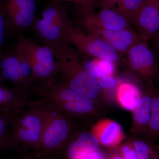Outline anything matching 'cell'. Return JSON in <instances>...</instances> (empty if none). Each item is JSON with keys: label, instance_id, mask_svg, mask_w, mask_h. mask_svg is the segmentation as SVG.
<instances>
[{"label": "cell", "instance_id": "6da1fadb", "mask_svg": "<svg viewBox=\"0 0 159 159\" xmlns=\"http://www.w3.org/2000/svg\"><path fill=\"white\" fill-rule=\"evenodd\" d=\"M73 27L65 7L54 1L35 17L31 29L43 45L52 50L57 61L71 48L65 41L64 34L67 29Z\"/></svg>", "mask_w": 159, "mask_h": 159}, {"label": "cell", "instance_id": "7a4b0ae2", "mask_svg": "<svg viewBox=\"0 0 159 159\" xmlns=\"http://www.w3.org/2000/svg\"><path fill=\"white\" fill-rule=\"evenodd\" d=\"M45 116V104L39 99L30 101L25 107L16 111L11 119L10 135L14 148L39 149Z\"/></svg>", "mask_w": 159, "mask_h": 159}, {"label": "cell", "instance_id": "3957f363", "mask_svg": "<svg viewBox=\"0 0 159 159\" xmlns=\"http://www.w3.org/2000/svg\"><path fill=\"white\" fill-rule=\"evenodd\" d=\"M15 46L30 65L40 88V92L56 83L58 65L51 49L23 35H20Z\"/></svg>", "mask_w": 159, "mask_h": 159}, {"label": "cell", "instance_id": "277c9868", "mask_svg": "<svg viewBox=\"0 0 159 159\" xmlns=\"http://www.w3.org/2000/svg\"><path fill=\"white\" fill-rule=\"evenodd\" d=\"M39 99L69 117L85 116L95 107L94 99L62 84H54L43 89Z\"/></svg>", "mask_w": 159, "mask_h": 159}, {"label": "cell", "instance_id": "5b68a950", "mask_svg": "<svg viewBox=\"0 0 159 159\" xmlns=\"http://www.w3.org/2000/svg\"><path fill=\"white\" fill-rule=\"evenodd\" d=\"M57 61L61 83L92 99L98 97L102 88L97 79L84 68L77 51L71 48Z\"/></svg>", "mask_w": 159, "mask_h": 159}, {"label": "cell", "instance_id": "8992f818", "mask_svg": "<svg viewBox=\"0 0 159 159\" xmlns=\"http://www.w3.org/2000/svg\"><path fill=\"white\" fill-rule=\"evenodd\" d=\"M0 75L13 84V88L29 97L39 93L40 88L30 65L16 46L0 54Z\"/></svg>", "mask_w": 159, "mask_h": 159}, {"label": "cell", "instance_id": "52a82bcc", "mask_svg": "<svg viewBox=\"0 0 159 159\" xmlns=\"http://www.w3.org/2000/svg\"><path fill=\"white\" fill-rule=\"evenodd\" d=\"M43 103L45 106L44 124L39 149L35 154L47 158L62 148L68 142L72 136V126L68 117Z\"/></svg>", "mask_w": 159, "mask_h": 159}, {"label": "cell", "instance_id": "ba28073f", "mask_svg": "<svg viewBox=\"0 0 159 159\" xmlns=\"http://www.w3.org/2000/svg\"><path fill=\"white\" fill-rule=\"evenodd\" d=\"M64 40L89 57L114 62L121 60L120 54L105 39L92 34H86L78 28L73 27L67 29Z\"/></svg>", "mask_w": 159, "mask_h": 159}, {"label": "cell", "instance_id": "9c48e42d", "mask_svg": "<svg viewBox=\"0 0 159 159\" xmlns=\"http://www.w3.org/2000/svg\"><path fill=\"white\" fill-rule=\"evenodd\" d=\"M1 1L7 13L8 33H21L31 29L35 18L34 0Z\"/></svg>", "mask_w": 159, "mask_h": 159}, {"label": "cell", "instance_id": "30bf717a", "mask_svg": "<svg viewBox=\"0 0 159 159\" xmlns=\"http://www.w3.org/2000/svg\"><path fill=\"white\" fill-rule=\"evenodd\" d=\"M144 41L137 44L127 52V61L131 69L148 81L159 79V67L153 53Z\"/></svg>", "mask_w": 159, "mask_h": 159}, {"label": "cell", "instance_id": "8fae6325", "mask_svg": "<svg viewBox=\"0 0 159 159\" xmlns=\"http://www.w3.org/2000/svg\"><path fill=\"white\" fill-rule=\"evenodd\" d=\"M131 23L116 8L101 9L97 13L93 11L83 16L80 21V24L84 27H95L112 31L129 29Z\"/></svg>", "mask_w": 159, "mask_h": 159}, {"label": "cell", "instance_id": "7c38bea8", "mask_svg": "<svg viewBox=\"0 0 159 159\" xmlns=\"http://www.w3.org/2000/svg\"><path fill=\"white\" fill-rule=\"evenodd\" d=\"M84 28L87 31L88 34L105 39L120 54H127L133 46L145 41L139 34L130 29L112 31L93 27Z\"/></svg>", "mask_w": 159, "mask_h": 159}, {"label": "cell", "instance_id": "4fadbf2b", "mask_svg": "<svg viewBox=\"0 0 159 159\" xmlns=\"http://www.w3.org/2000/svg\"><path fill=\"white\" fill-rule=\"evenodd\" d=\"M134 24L145 41L155 39L159 32V0H145Z\"/></svg>", "mask_w": 159, "mask_h": 159}, {"label": "cell", "instance_id": "5bb4252c", "mask_svg": "<svg viewBox=\"0 0 159 159\" xmlns=\"http://www.w3.org/2000/svg\"><path fill=\"white\" fill-rule=\"evenodd\" d=\"M91 133L98 138L100 144L107 147H115L119 145L125 138L121 125L109 119L97 122L93 127Z\"/></svg>", "mask_w": 159, "mask_h": 159}, {"label": "cell", "instance_id": "9a60e30c", "mask_svg": "<svg viewBox=\"0 0 159 159\" xmlns=\"http://www.w3.org/2000/svg\"><path fill=\"white\" fill-rule=\"evenodd\" d=\"M99 145L98 138L94 134L82 132L74 141L70 142L69 140L61 149H66L67 159H80L89 152L98 149Z\"/></svg>", "mask_w": 159, "mask_h": 159}, {"label": "cell", "instance_id": "2e32d148", "mask_svg": "<svg viewBox=\"0 0 159 159\" xmlns=\"http://www.w3.org/2000/svg\"><path fill=\"white\" fill-rule=\"evenodd\" d=\"M29 97L14 88L0 84V110H10L25 107L29 104Z\"/></svg>", "mask_w": 159, "mask_h": 159}, {"label": "cell", "instance_id": "e0dca14e", "mask_svg": "<svg viewBox=\"0 0 159 159\" xmlns=\"http://www.w3.org/2000/svg\"><path fill=\"white\" fill-rule=\"evenodd\" d=\"M117 97L118 101L123 108L132 111L138 105L142 96L136 86L124 82L118 87Z\"/></svg>", "mask_w": 159, "mask_h": 159}, {"label": "cell", "instance_id": "ac0fdd59", "mask_svg": "<svg viewBox=\"0 0 159 159\" xmlns=\"http://www.w3.org/2000/svg\"><path fill=\"white\" fill-rule=\"evenodd\" d=\"M21 108L0 111V153L7 149L14 148L11 142V128L9 127H11V119L14 114Z\"/></svg>", "mask_w": 159, "mask_h": 159}, {"label": "cell", "instance_id": "d6986e66", "mask_svg": "<svg viewBox=\"0 0 159 159\" xmlns=\"http://www.w3.org/2000/svg\"><path fill=\"white\" fill-rule=\"evenodd\" d=\"M152 97L149 95L142 96L139 103L132 111L135 123L140 128L148 129L150 119Z\"/></svg>", "mask_w": 159, "mask_h": 159}, {"label": "cell", "instance_id": "ffe728a7", "mask_svg": "<svg viewBox=\"0 0 159 159\" xmlns=\"http://www.w3.org/2000/svg\"><path fill=\"white\" fill-rule=\"evenodd\" d=\"M144 1L145 0H119L116 9L134 24Z\"/></svg>", "mask_w": 159, "mask_h": 159}, {"label": "cell", "instance_id": "44dd1931", "mask_svg": "<svg viewBox=\"0 0 159 159\" xmlns=\"http://www.w3.org/2000/svg\"><path fill=\"white\" fill-rule=\"evenodd\" d=\"M149 135L156 137L159 135V96L152 97L150 119L148 127Z\"/></svg>", "mask_w": 159, "mask_h": 159}, {"label": "cell", "instance_id": "7402d4cb", "mask_svg": "<svg viewBox=\"0 0 159 159\" xmlns=\"http://www.w3.org/2000/svg\"><path fill=\"white\" fill-rule=\"evenodd\" d=\"M8 33V17L5 6L0 0V47L4 44Z\"/></svg>", "mask_w": 159, "mask_h": 159}, {"label": "cell", "instance_id": "603a6c76", "mask_svg": "<svg viewBox=\"0 0 159 159\" xmlns=\"http://www.w3.org/2000/svg\"><path fill=\"white\" fill-rule=\"evenodd\" d=\"M80 60L81 64L86 70L92 74L96 79H98L99 77H102L98 63L95 58L93 60L86 58Z\"/></svg>", "mask_w": 159, "mask_h": 159}, {"label": "cell", "instance_id": "cb8c5ba5", "mask_svg": "<svg viewBox=\"0 0 159 159\" xmlns=\"http://www.w3.org/2000/svg\"><path fill=\"white\" fill-rule=\"evenodd\" d=\"M134 148L136 152L137 159H151L150 148L146 142L141 140L136 141Z\"/></svg>", "mask_w": 159, "mask_h": 159}, {"label": "cell", "instance_id": "d4e9b609", "mask_svg": "<svg viewBox=\"0 0 159 159\" xmlns=\"http://www.w3.org/2000/svg\"><path fill=\"white\" fill-rule=\"evenodd\" d=\"M95 59L98 63L99 70L102 74V77L106 75L113 76L115 70V62L104 60Z\"/></svg>", "mask_w": 159, "mask_h": 159}, {"label": "cell", "instance_id": "484cf974", "mask_svg": "<svg viewBox=\"0 0 159 159\" xmlns=\"http://www.w3.org/2000/svg\"><path fill=\"white\" fill-rule=\"evenodd\" d=\"M76 4L80 7L83 16L93 12L97 0H77Z\"/></svg>", "mask_w": 159, "mask_h": 159}, {"label": "cell", "instance_id": "4316f807", "mask_svg": "<svg viewBox=\"0 0 159 159\" xmlns=\"http://www.w3.org/2000/svg\"><path fill=\"white\" fill-rule=\"evenodd\" d=\"M99 86L102 89H110L113 88L116 84V81L113 76L106 75L99 77L97 79Z\"/></svg>", "mask_w": 159, "mask_h": 159}, {"label": "cell", "instance_id": "83f0119b", "mask_svg": "<svg viewBox=\"0 0 159 159\" xmlns=\"http://www.w3.org/2000/svg\"><path fill=\"white\" fill-rule=\"evenodd\" d=\"M120 152L121 156L123 159H137L134 148L129 145H123L121 148Z\"/></svg>", "mask_w": 159, "mask_h": 159}, {"label": "cell", "instance_id": "f1b7e54d", "mask_svg": "<svg viewBox=\"0 0 159 159\" xmlns=\"http://www.w3.org/2000/svg\"><path fill=\"white\" fill-rule=\"evenodd\" d=\"M119 0H99V5L101 9L114 8Z\"/></svg>", "mask_w": 159, "mask_h": 159}, {"label": "cell", "instance_id": "f546056e", "mask_svg": "<svg viewBox=\"0 0 159 159\" xmlns=\"http://www.w3.org/2000/svg\"><path fill=\"white\" fill-rule=\"evenodd\" d=\"M80 159H103L102 153L98 149L90 152Z\"/></svg>", "mask_w": 159, "mask_h": 159}, {"label": "cell", "instance_id": "4dcf8cb0", "mask_svg": "<svg viewBox=\"0 0 159 159\" xmlns=\"http://www.w3.org/2000/svg\"><path fill=\"white\" fill-rule=\"evenodd\" d=\"M23 159H47L43 157H40L38 156L34 152H28L26 153L24 157H23Z\"/></svg>", "mask_w": 159, "mask_h": 159}, {"label": "cell", "instance_id": "1f68e13d", "mask_svg": "<svg viewBox=\"0 0 159 159\" xmlns=\"http://www.w3.org/2000/svg\"><path fill=\"white\" fill-rule=\"evenodd\" d=\"M156 39V41L157 48L159 52V32L157 34V36L155 38Z\"/></svg>", "mask_w": 159, "mask_h": 159}, {"label": "cell", "instance_id": "d6a6232c", "mask_svg": "<svg viewBox=\"0 0 159 159\" xmlns=\"http://www.w3.org/2000/svg\"><path fill=\"white\" fill-rule=\"evenodd\" d=\"M112 159H123L121 156H115Z\"/></svg>", "mask_w": 159, "mask_h": 159}, {"label": "cell", "instance_id": "836d02e7", "mask_svg": "<svg viewBox=\"0 0 159 159\" xmlns=\"http://www.w3.org/2000/svg\"><path fill=\"white\" fill-rule=\"evenodd\" d=\"M54 1H57V2H61L62 1H72V2H74L76 3L77 0H54Z\"/></svg>", "mask_w": 159, "mask_h": 159}, {"label": "cell", "instance_id": "e575fe53", "mask_svg": "<svg viewBox=\"0 0 159 159\" xmlns=\"http://www.w3.org/2000/svg\"><path fill=\"white\" fill-rule=\"evenodd\" d=\"M3 81H4V80L3 79V78L1 77V75H0V84L4 83Z\"/></svg>", "mask_w": 159, "mask_h": 159}, {"label": "cell", "instance_id": "d590c367", "mask_svg": "<svg viewBox=\"0 0 159 159\" xmlns=\"http://www.w3.org/2000/svg\"><path fill=\"white\" fill-rule=\"evenodd\" d=\"M0 159H23V157L21 158H17V159H2V158H0Z\"/></svg>", "mask_w": 159, "mask_h": 159}, {"label": "cell", "instance_id": "8d00e7d4", "mask_svg": "<svg viewBox=\"0 0 159 159\" xmlns=\"http://www.w3.org/2000/svg\"><path fill=\"white\" fill-rule=\"evenodd\" d=\"M5 111V110H0V111ZM6 111H7V110H6Z\"/></svg>", "mask_w": 159, "mask_h": 159}, {"label": "cell", "instance_id": "74e56055", "mask_svg": "<svg viewBox=\"0 0 159 159\" xmlns=\"http://www.w3.org/2000/svg\"><path fill=\"white\" fill-rule=\"evenodd\" d=\"M158 148H159V145H158Z\"/></svg>", "mask_w": 159, "mask_h": 159}]
</instances>
